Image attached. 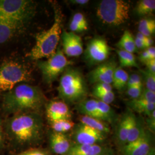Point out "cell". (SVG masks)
Listing matches in <instances>:
<instances>
[{
    "instance_id": "obj_41",
    "label": "cell",
    "mask_w": 155,
    "mask_h": 155,
    "mask_svg": "<svg viewBox=\"0 0 155 155\" xmlns=\"http://www.w3.org/2000/svg\"><path fill=\"white\" fill-rule=\"evenodd\" d=\"M135 45L137 49H144L146 50V47L144 41L140 40L139 39H135Z\"/></svg>"
},
{
    "instance_id": "obj_45",
    "label": "cell",
    "mask_w": 155,
    "mask_h": 155,
    "mask_svg": "<svg viewBox=\"0 0 155 155\" xmlns=\"http://www.w3.org/2000/svg\"><path fill=\"white\" fill-rule=\"evenodd\" d=\"M147 38L148 37L145 36L143 34H141V33H140V32H138V33H137V35H136V39H139L140 40H141V41H143L144 42Z\"/></svg>"
},
{
    "instance_id": "obj_33",
    "label": "cell",
    "mask_w": 155,
    "mask_h": 155,
    "mask_svg": "<svg viewBox=\"0 0 155 155\" xmlns=\"http://www.w3.org/2000/svg\"><path fill=\"white\" fill-rule=\"evenodd\" d=\"M153 27H155V21L154 20L150 18H143L139 22L138 29L139 32H141Z\"/></svg>"
},
{
    "instance_id": "obj_4",
    "label": "cell",
    "mask_w": 155,
    "mask_h": 155,
    "mask_svg": "<svg viewBox=\"0 0 155 155\" xmlns=\"http://www.w3.org/2000/svg\"><path fill=\"white\" fill-rule=\"evenodd\" d=\"M58 90L59 97L67 104H78L85 100L87 94V85L82 73L69 67L63 73Z\"/></svg>"
},
{
    "instance_id": "obj_25",
    "label": "cell",
    "mask_w": 155,
    "mask_h": 155,
    "mask_svg": "<svg viewBox=\"0 0 155 155\" xmlns=\"http://www.w3.org/2000/svg\"><path fill=\"white\" fill-rule=\"evenodd\" d=\"M129 75L121 67H117L113 78V87L119 91H122L127 86Z\"/></svg>"
},
{
    "instance_id": "obj_26",
    "label": "cell",
    "mask_w": 155,
    "mask_h": 155,
    "mask_svg": "<svg viewBox=\"0 0 155 155\" xmlns=\"http://www.w3.org/2000/svg\"><path fill=\"white\" fill-rule=\"evenodd\" d=\"M155 9V0H141L137 4L135 12L139 16H144L152 14Z\"/></svg>"
},
{
    "instance_id": "obj_15",
    "label": "cell",
    "mask_w": 155,
    "mask_h": 155,
    "mask_svg": "<svg viewBox=\"0 0 155 155\" xmlns=\"http://www.w3.org/2000/svg\"><path fill=\"white\" fill-rule=\"evenodd\" d=\"M26 25L22 22L0 16V45L22 32Z\"/></svg>"
},
{
    "instance_id": "obj_44",
    "label": "cell",
    "mask_w": 155,
    "mask_h": 155,
    "mask_svg": "<svg viewBox=\"0 0 155 155\" xmlns=\"http://www.w3.org/2000/svg\"><path fill=\"white\" fill-rule=\"evenodd\" d=\"M89 1L88 0H71L70 1V2L72 4H78V5H85L89 2Z\"/></svg>"
},
{
    "instance_id": "obj_32",
    "label": "cell",
    "mask_w": 155,
    "mask_h": 155,
    "mask_svg": "<svg viewBox=\"0 0 155 155\" xmlns=\"http://www.w3.org/2000/svg\"><path fill=\"white\" fill-rule=\"evenodd\" d=\"M142 78L140 75L137 74H133L129 77V79L127 81V87H130L132 86H139L143 87V83L142 81Z\"/></svg>"
},
{
    "instance_id": "obj_30",
    "label": "cell",
    "mask_w": 155,
    "mask_h": 155,
    "mask_svg": "<svg viewBox=\"0 0 155 155\" xmlns=\"http://www.w3.org/2000/svg\"><path fill=\"white\" fill-rule=\"evenodd\" d=\"M93 95L97 99H98V101H101L108 105L112 103L115 99V94L113 91H110V92L93 91Z\"/></svg>"
},
{
    "instance_id": "obj_47",
    "label": "cell",
    "mask_w": 155,
    "mask_h": 155,
    "mask_svg": "<svg viewBox=\"0 0 155 155\" xmlns=\"http://www.w3.org/2000/svg\"><path fill=\"white\" fill-rule=\"evenodd\" d=\"M150 155H155V152H153L152 153H151Z\"/></svg>"
},
{
    "instance_id": "obj_3",
    "label": "cell",
    "mask_w": 155,
    "mask_h": 155,
    "mask_svg": "<svg viewBox=\"0 0 155 155\" xmlns=\"http://www.w3.org/2000/svg\"><path fill=\"white\" fill-rule=\"evenodd\" d=\"M55 16L52 25L48 29L38 33L36 43L28 56L32 60L38 61L49 58L55 53L61 39L63 16L61 10L54 6Z\"/></svg>"
},
{
    "instance_id": "obj_46",
    "label": "cell",
    "mask_w": 155,
    "mask_h": 155,
    "mask_svg": "<svg viewBox=\"0 0 155 155\" xmlns=\"http://www.w3.org/2000/svg\"><path fill=\"white\" fill-rule=\"evenodd\" d=\"M105 155H114V153L113 152V151L111 150H110L107 152V153H106Z\"/></svg>"
},
{
    "instance_id": "obj_38",
    "label": "cell",
    "mask_w": 155,
    "mask_h": 155,
    "mask_svg": "<svg viewBox=\"0 0 155 155\" xmlns=\"http://www.w3.org/2000/svg\"><path fill=\"white\" fill-rule=\"evenodd\" d=\"M148 127L152 132H154L155 129V110L153 111L147 120Z\"/></svg>"
},
{
    "instance_id": "obj_12",
    "label": "cell",
    "mask_w": 155,
    "mask_h": 155,
    "mask_svg": "<svg viewBox=\"0 0 155 155\" xmlns=\"http://www.w3.org/2000/svg\"><path fill=\"white\" fill-rule=\"evenodd\" d=\"M117 68V63L113 59L101 64L89 73V81L93 83L111 84L114 73Z\"/></svg>"
},
{
    "instance_id": "obj_22",
    "label": "cell",
    "mask_w": 155,
    "mask_h": 155,
    "mask_svg": "<svg viewBox=\"0 0 155 155\" xmlns=\"http://www.w3.org/2000/svg\"><path fill=\"white\" fill-rule=\"evenodd\" d=\"M145 130L146 129L144 127V123L134 115L129 129L126 144L132 143L137 140L143 134Z\"/></svg>"
},
{
    "instance_id": "obj_36",
    "label": "cell",
    "mask_w": 155,
    "mask_h": 155,
    "mask_svg": "<svg viewBox=\"0 0 155 155\" xmlns=\"http://www.w3.org/2000/svg\"><path fill=\"white\" fill-rule=\"evenodd\" d=\"M143 87L139 86H132L128 87L127 90V94L132 100L137 99L141 95L143 91Z\"/></svg>"
},
{
    "instance_id": "obj_1",
    "label": "cell",
    "mask_w": 155,
    "mask_h": 155,
    "mask_svg": "<svg viewBox=\"0 0 155 155\" xmlns=\"http://www.w3.org/2000/svg\"><path fill=\"white\" fill-rule=\"evenodd\" d=\"M43 121L38 113L14 114L6 122V132L14 144L30 147L39 144L43 137Z\"/></svg>"
},
{
    "instance_id": "obj_27",
    "label": "cell",
    "mask_w": 155,
    "mask_h": 155,
    "mask_svg": "<svg viewBox=\"0 0 155 155\" xmlns=\"http://www.w3.org/2000/svg\"><path fill=\"white\" fill-rule=\"evenodd\" d=\"M120 67H138L136 58L133 54L123 50H117Z\"/></svg>"
},
{
    "instance_id": "obj_20",
    "label": "cell",
    "mask_w": 155,
    "mask_h": 155,
    "mask_svg": "<svg viewBox=\"0 0 155 155\" xmlns=\"http://www.w3.org/2000/svg\"><path fill=\"white\" fill-rule=\"evenodd\" d=\"M127 105L130 110L148 117L155 110V104L139 99L130 100L127 102Z\"/></svg>"
},
{
    "instance_id": "obj_39",
    "label": "cell",
    "mask_w": 155,
    "mask_h": 155,
    "mask_svg": "<svg viewBox=\"0 0 155 155\" xmlns=\"http://www.w3.org/2000/svg\"><path fill=\"white\" fill-rule=\"evenodd\" d=\"M147 67V70L155 75V59L150 60L145 63Z\"/></svg>"
},
{
    "instance_id": "obj_42",
    "label": "cell",
    "mask_w": 155,
    "mask_h": 155,
    "mask_svg": "<svg viewBox=\"0 0 155 155\" xmlns=\"http://www.w3.org/2000/svg\"><path fill=\"white\" fill-rule=\"evenodd\" d=\"M148 55L150 56V59H155V47L151 46L147 49H146Z\"/></svg>"
},
{
    "instance_id": "obj_11",
    "label": "cell",
    "mask_w": 155,
    "mask_h": 155,
    "mask_svg": "<svg viewBox=\"0 0 155 155\" xmlns=\"http://www.w3.org/2000/svg\"><path fill=\"white\" fill-rule=\"evenodd\" d=\"M110 47L102 38H95L89 41L85 50L86 59L92 63L105 61L110 55Z\"/></svg>"
},
{
    "instance_id": "obj_23",
    "label": "cell",
    "mask_w": 155,
    "mask_h": 155,
    "mask_svg": "<svg viewBox=\"0 0 155 155\" xmlns=\"http://www.w3.org/2000/svg\"><path fill=\"white\" fill-rule=\"evenodd\" d=\"M117 46L120 50H123L133 54L136 51L135 40L132 33L126 30L124 31L119 41L117 43Z\"/></svg>"
},
{
    "instance_id": "obj_35",
    "label": "cell",
    "mask_w": 155,
    "mask_h": 155,
    "mask_svg": "<svg viewBox=\"0 0 155 155\" xmlns=\"http://www.w3.org/2000/svg\"><path fill=\"white\" fill-rule=\"evenodd\" d=\"M137 99L145 101L152 104H155V92L145 89L143 90L142 93Z\"/></svg>"
},
{
    "instance_id": "obj_7",
    "label": "cell",
    "mask_w": 155,
    "mask_h": 155,
    "mask_svg": "<svg viewBox=\"0 0 155 155\" xmlns=\"http://www.w3.org/2000/svg\"><path fill=\"white\" fill-rule=\"evenodd\" d=\"M32 78L26 67L19 62L7 61L0 66V91H9L21 82H28Z\"/></svg>"
},
{
    "instance_id": "obj_10",
    "label": "cell",
    "mask_w": 155,
    "mask_h": 155,
    "mask_svg": "<svg viewBox=\"0 0 155 155\" xmlns=\"http://www.w3.org/2000/svg\"><path fill=\"white\" fill-rule=\"evenodd\" d=\"M122 155H150L155 152L151 133L145 130L139 139L120 148Z\"/></svg>"
},
{
    "instance_id": "obj_14",
    "label": "cell",
    "mask_w": 155,
    "mask_h": 155,
    "mask_svg": "<svg viewBox=\"0 0 155 155\" xmlns=\"http://www.w3.org/2000/svg\"><path fill=\"white\" fill-rule=\"evenodd\" d=\"M61 40L64 54L69 57H77L83 54V42L79 35L64 31L61 35Z\"/></svg>"
},
{
    "instance_id": "obj_5",
    "label": "cell",
    "mask_w": 155,
    "mask_h": 155,
    "mask_svg": "<svg viewBox=\"0 0 155 155\" xmlns=\"http://www.w3.org/2000/svg\"><path fill=\"white\" fill-rule=\"evenodd\" d=\"M130 8V4L126 1L103 0L97 8V15L104 24L117 27L129 20Z\"/></svg>"
},
{
    "instance_id": "obj_18",
    "label": "cell",
    "mask_w": 155,
    "mask_h": 155,
    "mask_svg": "<svg viewBox=\"0 0 155 155\" xmlns=\"http://www.w3.org/2000/svg\"><path fill=\"white\" fill-rule=\"evenodd\" d=\"M109 150V148L101 144H73L66 155H105Z\"/></svg>"
},
{
    "instance_id": "obj_17",
    "label": "cell",
    "mask_w": 155,
    "mask_h": 155,
    "mask_svg": "<svg viewBox=\"0 0 155 155\" xmlns=\"http://www.w3.org/2000/svg\"><path fill=\"white\" fill-rule=\"evenodd\" d=\"M134 116V114L131 111H127L122 116L118 122L116 133V139L117 143L120 148L127 144L128 134Z\"/></svg>"
},
{
    "instance_id": "obj_6",
    "label": "cell",
    "mask_w": 155,
    "mask_h": 155,
    "mask_svg": "<svg viewBox=\"0 0 155 155\" xmlns=\"http://www.w3.org/2000/svg\"><path fill=\"white\" fill-rule=\"evenodd\" d=\"M36 11V4L31 0H0V16L27 25Z\"/></svg>"
},
{
    "instance_id": "obj_13",
    "label": "cell",
    "mask_w": 155,
    "mask_h": 155,
    "mask_svg": "<svg viewBox=\"0 0 155 155\" xmlns=\"http://www.w3.org/2000/svg\"><path fill=\"white\" fill-rule=\"evenodd\" d=\"M46 115L50 123L71 120L72 113L68 105L63 101H51L45 106Z\"/></svg>"
},
{
    "instance_id": "obj_24",
    "label": "cell",
    "mask_w": 155,
    "mask_h": 155,
    "mask_svg": "<svg viewBox=\"0 0 155 155\" xmlns=\"http://www.w3.org/2000/svg\"><path fill=\"white\" fill-rule=\"evenodd\" d=\"M100 119L104 122L112 124L116 119V114L109 105L97 100Z\"/></svg>"
},
{
    "instance_id": "obj_2",
    "label": "cell",
    "mask_w": 155,
    "mask_h": 155,
    "mask_svg": "<svg viewBox=\"0 0 155 155\" xmlns=\"http://www.w3.org/2000/svg\"><path fill=\"white\" fill-rule=\"evenodd\" d=\"M45 104L41 89L26 83L16 86L4 95L2 109L8 114L38 113Z\"/></svg>"
},
{
    "instance_id": "obj_8",
    "label": "cell",
    "mask_w": 155,
    "mask_h": 155,
    "mask_svg": "<svg viewBox=\"0 0 155 155\" xmlns=\"http://www.w3.org/2000/svg\"><path fill=\"white\" fill-rule=\"evenodd\" d=\"M72 64L67 59L63 50L58 48L55 53L47 61H39L38 66L41 72L45 82L52 84Z\"/></svg>"
},
{
    "instance_id": "obj_37",
    "label": "cell",
    "mask_w": 155,
    "mask_h": 155,
    "mask_svg": "<svg viewBox=\"0 0 155 155\" xmlns=\"http://www.w3.org/2000/svg\"><path fill=\"white\" fill-rule=\"evenodd\" d=\"M93 91L96 92H110L113 91V87L111 84L100 83L96 84Z\"/></svg>"
},
{
    "instance_id": "obj_19",
    "label": "cell",
    "mask_w": 155,
    "mask_h": 155,
    "mask_svg": "<svg viewBox=\"0 0 155 155\" xmlns=\"http://www.w3.org/2000/svg\"><path fill=\"white\" fill-rule=\"evenodd\" d=\"M77 109L82 116L90 117L101 120L97 100L86 99L83 100L78 103Z\"/></svg>"
},
{
    "instance_id": "obj_9",
    "label": "cell",
    "mask_w": 155,
    "mask_h": 155,
    "mask_svg": "<svg viewBox=\"0 0 155 155\" xmlns=\"http://www.w3.org/2000/svg\"><path fill=\"white\" fill-rule=\"evenodd\" d=\"M72 130L74 144L78 145L102 144L105 141L107 135L81 122L75 125Z\"/></svg>"
},
{
    "instance_id": "obj_16",
    "label": "cell",
    "mask_w": 155,
    "mask_h": 155,
    "mask_svg": "<svg viewBox=\"0 0 155 155\" xmlns=\"http://www.w3.org/2000/svg\"><path fill=\"white\" fill-rule=\"evenodd\" d=\"M73 144L64 133L52 132L50 135V145L51 150L56 155H66Z\"/></svg>"
},
{
    "instance_id": "obj_34",
    "label": "cell",
    "mask_w": 155,
    "mask_h": 155,
    "mask_svg": "<svg viewBox=\"0 0 155 155\" xmlns=\"http://www.w3.org/2000/svg\"><path fill=\"white\" fill-rule=\"evenodd\" d=\"M17 155H50L48 150L42 148H32L21 152Z\"/></svg>"
},
{
    "instance_id": "obj_28",
    "label": "cell",
    "mask_w": 155,
    "mask_h": 155,
    "mask_svg": "<svg viewBox=\"0 0 155 155\" xmlns=\"http://www.w3.org/2000/svg\"><path fill=\"white\" fill-rule=\"evenodd\" d=\"M53 131L57 133H64L72 130L75 127V124L71 120H61L51 123Z\"/></svg>"
},
{
    "instance_id": "obj_29",
    "label": "cell",
    "mask_w": 155,
    "mask_h": 155,
    "mask_svg": "<svg viewBox=\"0 0 155 155\" xmlns=\"http://www.w3.org/2000/svg\"><path fill=\"white\" fill-rule=\"evenodd\" d=\"M141 72L144 77V81L146 88L151 91L155 92V75L150 73L147 70H141Z\"/></svg>"
},
{
    "instance_id": "obj_43",
    "label": "cell",
    "mask_w": 155,
    "mask_h": 155,
    "mask_svg": "<svg viewBox=\"0 0 155 155\" xmlns=\"http://www.w3.org/2000/svg\"><path fill=\"white\" fill-rule=\"evenodd\" d=\"M4 144V133H3V129L2 124L0 121V150L3 147Z\"/></svg>"
},
{
    "instance_id": "obj_40",
    "label": "cell",
    "mask_w": 155,
    "mask_h": 155,
    "mask_svg": "<svg viewBox=\"0 0 155 155\" xmlns=\"http://www.w3.org/2000/svg\"><path fill=\"white\" fill-rule=\"evenodd\" d=\"M140 61L144 63H146L147 61L150 60H151L150 58V56L148 55L147 50H145L141 53L140 55Z\"/></svg>"
},
{
    "instance_id": "obj_31",
    "label": "cell",
    "mask_w": 155,
    "mask_h": 155,
    "mask_svg": "<svg viewBox=\"0 0 155 155\" xmlns=\"http://www.w3.org/2000/svg\"><path fill=\"white\" fill-rule=\"evenodd\" d=\"M72 22L77 24L80 25L84 29V31H87L88 29L89 24L87 21L84 15L82 13H77L72 17L71 21Z\"/></svg>"
},
{
    "instance_id": "obj_21",
    "label": "cell",
    "mask_w": 155,
    "mask_h": 155,
    "mask_svg": "<svg viewBox=\"0 0 155 155\" xmlns=\"http://www.w3.org/2000/svg\"><path fill=\"white\" fill-rule=\"evenodd\" d=\"M79 121L81 123L86 125L89 127H91L106 134L110 133V129L109 127L105 122L101 120L92 118L90 117L81 115L79 117Z\"/></svg>"
}]
</instances>
